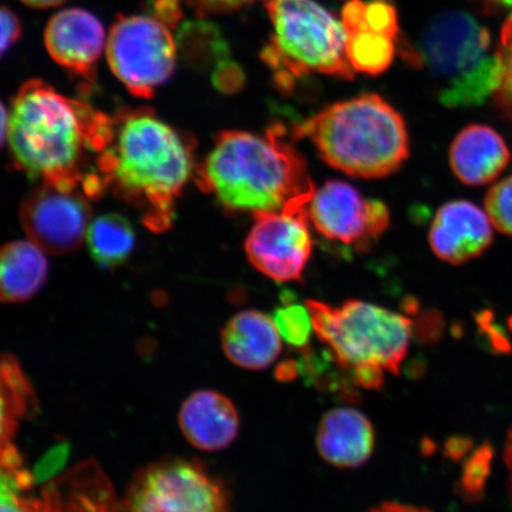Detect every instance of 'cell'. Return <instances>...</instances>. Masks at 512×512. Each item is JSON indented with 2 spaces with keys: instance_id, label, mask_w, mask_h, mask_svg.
<instances>
[{
  "instance_id": "cell-1",
  "label": "cell",
  "mask_w": 512,
  "mask_h": 512,
  "mask_svg": "<svg viewBox=\"0 0 512 512\" xmlns=\"http://www.w3.org/2000/svg\"><path fill=\"white\" fill-rule=\"evenodd\" d=\"M12 157L19 170L44 184L82 189L110 142L112 117L70 99L41 80L19 88L9 114Z\"/></svg>"
},
{
  "instance_id": "cell-2",
  "label": "cell",
  "mask_w": 512,
  "mask_h": 512,
  "mask_svg": "<svg viewBox=\"0 0 512 512\" xmlns=\"http://www.w3.org/2000/svg\"><path fill=\"white\" fill-rule=\"evenodd\" d=\"M194 142L149 108H123L112 117V134L96 163L102 192L112 189L142 213L145 226L163 233L191 176Z\"/></svg>"
},
{
  "instance_id": "cell-3",
  "label": "cell",
  "mask_w": 512,
  "mask_h": 512,
  "mask_svg": "<svg viewBox=\"0 0 512 512\" xmlns=\"http://www.w3.org/2000/svg\"><path fill=\"white\" fill-rule=\"evenodd\" d=\"M196 181L224 208L254 215L310 204L316 191L303 156L279 126L265 134L222 132Z\"/></svg>"
},
{
  "instance_id": "cell-4",
  "label": "cell",
  "mask_w": 512,
  "mask_h": 512,
  "mask_svg": "<svg viewBox=\"0 0 512 512\" xmlns=\"http://www.w3.org/2000/svg\"><path fill=\"white\" fill-rule=\"evenodd\" d=\"M331 168L352 177L383 178L409 157L405 120L376 94H363L325 107L298 127Z\"/></svg>"
},
{
  "instance_id": "cell-5",
  "label": "cell",
  "mask_w": 512,
  "mask_h": 512,
  "mask_svg": "<svg viewBox=\"0 0 512 512\" xmlns=\"http://www.w3.org/2000/svg\"><path fill=\"white\" fill-rule=\"evenodd\" d=\"M406 57L426 70L440 104L448 108L482 105L501 85L502 62L490 32L465 11L434 17Z\"/></svg>"
},
{
  "instance_id": "cell-6",
  "label": "cell",
  "mask_w": 512,
  "mask_h": 512,
  "mask_svg": "<svg viewBox=\"0 0 512 512\" xmlns=\"http://www.w3.org/2000/svg\"><path fill=\"white\" fill-rule=\"evenodd\" d=\"M266 9L273 36L261 57L281 91L311 73L354 79L343 23L317 0H267Z\"/></svg>"
},
{
  "instance_id": "cell-7",
  "label": "cell",
  "mask_w": 512,
  "mask_h": 512,
  "mask_svg": "<svg viewBox=\"0 0 512 512\" xmlns=\"http://www.w3.org/2000/svg\"><path fill=\"white\" fill-rule=\"evenodd\" d=\"M313 329L337 366H376L399 375L411 343L412 320L382 306L349 299L339 306L306 300Z\"/></svg>"
},
{
  "instance_id": "cell-8",
  "label": "cell",
  "mask_w": 512,
  "mask_h": 512,
  "mask_svg": "<svg viewBox=\"0 0 512 512\" xmlns=\"http://www.w3.org/2000/svg\"><path fill=\"white\" fill-rule=\"evenodd\" d=\"M119 512H232L219 479L200 463L166 459L144 467L128 486Z\"/></svg>"
},
{
  "instance_id": "cell-9",
  "label": "cell",
  "mask_w": 512,
  "mask_h": 512,
  "mask_svg": "<svg viewBox=\"0 0 512 512\" xmlns=\"http://www.w3.org/2000/svg\"><path fill=\"white\" fill-rule=\"evenodd\" d=\"M107 60L131 94L151 99L175 72L177 43L156 18L121 16L108 35Z\"/></svg>"
},
{
  "instance_id": "cell-10",
  "label": "cell",
  "mask_w": 512,
  "mask_h": 512,
  "mask_svg": "<svg viewBox=\"0 0 512 512\" xmlns=\"http://www.w3.org/2000/svg\"><path fill=\"white\" fill-rule=\"evenodd\" d=\"M254 216L245 245L248 260L256 270L280 283L302 280L313 248L309 204H293Z\"/></svg>"
},
{
  "instance_id": "cell-11",
  "label": "cell",
  "mask_w": 512,
  "mask_h": 512,
  "mask_svg": "<svg viewBox=\"0 0 512 512\" xmlns=\"http://www.w3.org/2000/svg\"><path fill=\"white\" fill-rule=\"evenodd\" d=\"M309 217L324 238L363 251L389 227L386 204L368 200L349 183L326 182L313 194Z\"/></svg>"
},
{
  "instance_id": "cell-12",
  "label": "cell",
  "mask_w": 512,
  "mask_h": 512,
  "mask_svg": "<svg viewBox=\"0 0 512 512\" xmlns=\"http://www.w3.org/2000/svg\"><path fill=\"white\" fill-rule=\"evenodd\" d=\"M92 208L82 189L42 184L22 204L21 223L43 251L66 254L81 246L91 226Z\"/></svg>"
},
{
  "instance_id": "cell-13",
  "label": "cell",
  "mask_w": 512,
  "mask_h": 512,
  "mask_svg": "<svg viewBox=\"0 0 512 512\" xmlns=\"http://www.w3.org/2000/svg\"><path fill=\"white\" fill-rule=\"evenodd\" d=\"M348 61L355 72L376 76L390 67L399 37V19L380 0H351L342 11Z\"/></svg>"
},
{
  "instance_id": "cell-14",
  "label": "cell",
  "mask_w": 512,
  "mask_h": 512,
  "mask_svg": "<svg viewBox=\"0 0 512 512\" xmlns=\"http://www.w3.org/2000/svg\"><path fill=\"white\" fill-rule=\"evenodd\" d=\"M491 224L488 214L476 204L465 200L447 202L434 216L428 240L440 260L462 265L491 246Z\"/></svg>"
},
{
  "instance_id": "cell-15",
  "label": "cell",
  "mask_w": 512,
  "mask_h": 512,
  "mask_svg": "<svg viewBox=\"0 0 512 512\" xmlns=\"http://www.w3.org/2000/svg\"><path fill=\"white\" fill-rule=\"evenodd\" d=\"M44 42L53 60L81 78L92 80L106 42L105 29L91 12L63 10L50 19Z\"/></svg>"
},
{
  "instance_id": "cell-16",
  "label": "cell",
  "mask_w": 512,
  "mask_h": 512,
  "mask_svg": "<svg viewBox=\"0 0 512 512\" xmlns=\"http://www.w3.org/2000/svg\"><path fill=\"white\" fill-rule=\"evenodd\" d=\"M179 427L188 443L201 451L216 452L234 443L240 430L238 409L215 390H197L183 402Z\"/></svg>"
},
{
  "instance_id": "cell-17",
  "label": "cell",
  "mask_w": 512,
  "mask_h": 512,
  "mask_svg": "<svg viewBox=\"0 0 512 512\" xmlns=\"http://www.w3.org/2000/svg\"><path fill=\"white\" fill-rule=\"evenodd\" d=\"M38 499L42 512H119L112 483L94 460L51 480Z\"/></svg>"
},
{
  "instance_id": "cell-18",
  "label": "cell",
  "mask_w": 512,
  "mask_h": 512,
  "mask_svg": "<svg viewBox=\"0 0 512 512\" xmlns=\"http://www.w3.org/2000/svg\"><path fill=\"white\" fill-rule=\"evenodd\" d=\"M316 445L326 463L339 469H354L366 464L374 452V427L356 409H332L320 421Z\"/></svg>"
},
{
  "instance_id": "cell-19",
  "label": "cell",
  "mask_w": 512,
  "mask_h": 512,
  "mask_svg": "<svg viewBox=\"0 0 512 512\" xmlns=\"http://www.w3.org/2000/svg\"><path fill=\"white\" fill-rule=\"evenodd\" d=\"M509 162L507 143L489 126H466L451 145L450 165L453 174L460 182L472 187L495 181Z\"/></svg>"
},
{
  "instance_id": "cell-20",
  "label": "cell",
  "mask_w": 512,
  "mask_h": 512,
  "mask_svg": "<svg viewBox=\"0 0 512 512\" xmlns=\"http://www.w3.org/2000/svg\"><path fill=\"white\" fill-rule=\"evenodd\" d=\"M221 339L228 360L242 369L271 367L281 352V336L274 320L259 311H243L230 318Z\"/></svg>"
},
{
  "instance_id": "cell-21",
  "label": "cell",
  "mask_w": 512,
  "mask_h": 512,
  "mask_svg": "<svg viewBox=\"0 0 512 512\" xmlns=\"http://www.w3.org/2000/svg\"><path fill=\"white\" fill-rule=\"evenodd\" d=\"M48 260L35 242L18 240L2 251L0 293L5 303H24L41 290L48 277Z\"/></svg>"
},
{
  "instance_id": "cell-22",
  "label": "cell",
  "mask_w": 512,
  "mask_h": 512,
  "mask_svg": "<svg viewBox=\"0 0 512 512\" xmlns=\"http://www.w3.org/2000/svg\"><path fill=\"white\" fill-rule=\"evenodd\" d=\"M136 241L132 224L119 214L101 215L87 232V243L96 264L114 270L131 255Z\"/></svg>"
},
{
  "instance_id": "cell-23",
  "label": "cell",
  "mask_w": 512,
  "mask_h": 512,
  "mask_svg": "<svg viewBox=\"0 0 512 512\" xmlns=\"http://www.w3.org/2000/svg\"><path fill=\"white\" fill-rule=\"evenodd\" d=\"M35 396L15 357L4 355L2 361V447L11 444L18 421L34 407Z\"/></svg>"
},
{
  "instance_id": "cell-24",
  "label": "cell",
  "mask_w": 512,
  "mask_h": 512,
  "mask_svg": "<svg viewBox=\"0 0 512 512\" xmlns=\"http://www.w3.org/2000/svg\"><path fill=\"white\" fill-rule=\"evenodd\" d=\"M177 48L191 66L206 67L229 60V48L215 24L206 21L185 22L179 28Z\"/></svg>"
},
{
  "instance_id": "cell-25",
  "label": "cell",
  "mask_w": 512,
  "mask_h": 512,
  "mask_svg": "<svg viewBox=\"0 0 512 512\" xmlns=\"http://www.w3.org/2000/svg\"><path fill=\"white\" fill-rule=\"evenodd\" d=\"M492 460H494V447L488 443L477 447L465 460L458 485L460 495L465 501L475 503L483 498L492 470Z\"/></svg>"
},
{
  "instance_id": "cell-26",
  "label": "cell",
  "mask_w": 512,
  "mask_h": 512,
  "mask_svg": "<svg viewBox=\"0 0 512 512\" xmlns=\"http://www.w3.org/2000/svg\"><path fill=\"white\" fill-rule=\"evenodd\" d=\"M273 320L287 344L300 350L309 348L311 334L315 329L306 305L285 304L275 310Z\"/></svg>"
},
{
  "instance_id": "cell-27",
  "label": "cell",
  "mask_w": 512,
  "mask_h": 512,
  "mask_svg": "<svg viewBox=\"0 0 512 512\" xmlns=\"http://www.w3.org/2000/svg\"><path fill=\"white\" fill-rule=\"evenodd\" d=\"M485 210L499 232L512 236V176L490 189L485 197Z\"/></svg>"
},
{
  "instance_id": "cell-28",
  "label": "cell",
  "mask_w": 512,
  "mask_h": 512,
  "mask_svg": "<svg viewBox=\"0 0 512 512\" xmlns=\"http://www.w3.org/2000/svg\"><path fill=\"white\" fill-rule=\"evenodd\" d=\"M502 62V81L495 96L496 104L512 119V19L505 22L498 46Z\"/></svg>"
},
{
  "instance_id": "cell-29",
  "label": "cell",
  "mask_w": 512,
  "mask_h": 512,
  "mask_svg": "<svg viewBox=\"0 0 512 512\" xmlns=\"http://www.w3.org/2000/svg\"><path fill=\"white\" fill-rule=\"evenodd\" d=\"M214 85L224 93H235L245 83V74L238 64L226 60L216 64Z\"/></svg>"
},
{
  "instance_id": "cell-30",
  "label": "cell",
  "mask_w": 512,
  "mask_h": 512,
  "mask_svg": "<svg viewBox=\"0 0 512 512\" xmlns=\"http://www.w3.org/2000/svg\"><path fill=\"white\" fill-rule=\"evenodd\" d=\"M147 10L169 29H177L183 17L181 0H150Z\"/></svg>"
},
{
  "instance_id": "cell-31",
  "label": "cell",
  "mask_w": 512,
  "mask_h": 512,
  "mask_svg": "<svg viewBox=\"0 0 512 512\" xmlns=\"http://www.w3.org/2000/svg\"><path fill=\"white\" fill-rule=\"evenodd\" d=\"M254 2L256 0H187L188 5L200 17L239 10Z\"/></svg>"
},
{
  "instance_id": "cell-32",
  "label": "cell",
  "mask_w": 512,
  "mask_h": 512,
  "mask_svg": "<svg viewBox=\"0 0 512 512\" xmlns=\"http://www.w3.org/2000/svg\"><path fill=\"white\" fill-rule=\"evenodd\" d=\"M350 380L357 387L380 390L384 383V370L376 366H361L348 371Z\"/></svg>"
},
{
  "instance_id": "cell-33",
  "label": "cell",
  "mask_w": 512,
  "mask_h": 512,
  "mask_svg": "<svg viewBox=\"0 0 512 512\" xmlns=\"http://www.w3.org/2000/svg\"><path fill=\"white\" fill-rule=\"evenodd\" d=\"M22 25L18 17L8 8L2 9V54L8 51L19 40Z\"/></svg>"
},
{
  "instance_id": "cell-34",
  "label": "cell",
  "mask_w": 512,
  "mask_h": 512,
  "mask_svg": "<svg viewBox=\"0 0 512 512\" xmlns=\"http://www.w3.org/2000/svg\"><path fill=\"white\" fill-rule=\"evenodd\" d=\"M473 446L472 440L466 437L448 439L446 443V456L452 460H460L466 457Z\"/></svg>"
},
{
  "instance_id": "cell-35",
  "label": "cell",
  "mask_w": 512,
  "mask_h": 512,
  "mask_svg": "<svg viewBox=\"0 0 512 512\" xmlns=\"http://www.w3.org/2000/svg\"><path fill=\"white\" fill-rule=\"evenodd\" d=\"M368 512H432L426 508L414 507V505H407L401 503H383Z\"/></svg>"
},
{
  "instance_id": "cell-36",
  "label": "cell",
  "mask_w": 512,
  "mask_h": 512,
  "mask_svg": "<svg viewBox=\"0 0 512 512\" xmlns=\"http://www.w3.org/2000/svg\"><path fill=\"white\" fill-rule=\"evenodd\" d=\"M504 463L507 466L508 471V492L510 497V502L512 504V426L507 435V440H505L504 446Z\"/></svg>"
},
{
  "instance_id": "cell-37",
  "label": "cell",
  "mask_w": 512,
  "mask_h": 512,
  "mask_svg": "<svg viewBox=\"0 0 512 512\" xmlns=\"http://www.w3.org/2000/svg\"><path fill=\"white\" fill-rule=\"evenodd\" d=\"M299 373L298 363L294 361H287L281 363L277 369V377L280 381H292L296 379Z\"/></svg>"
},
{
  "instance_id": "cell-38",
  "label": "cell",
  "mask_w": 512,
  "mask_h": 512,
  "mask_svg": "<svg viewBox=\"0 0 512 512\" xmlns=\"http://www.w3.org/2000/svg\"><path fill=\"white\" fill-rule=\"evenodd\" d=\"M23 3L32 6V8L44 9L51 6L60 5L64 0H22Z\"/></svg>"
},
{
  "instance_id": "cell-39",
  "label": "cell",
  "mask_w": 512,
  "mask_h": 512,
  "mask_svg": "<svg viewBox=\"0 0 512 512\" xmlns=\"http://www.w3.org/2000/svg\"><path fill=\"white\" fill-rule=\"evenodd\" d=\"M490 2L503 10H507L510 14V19H512V0H490Z\"/></svg>"
}]
</instances>
